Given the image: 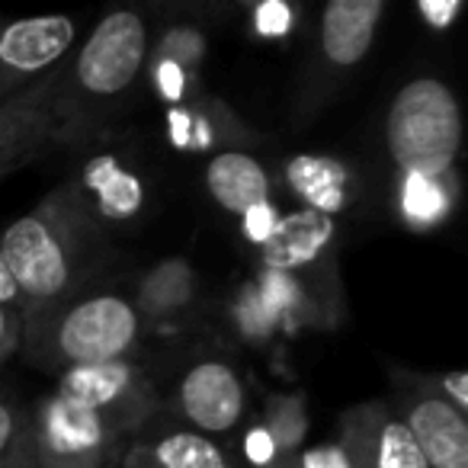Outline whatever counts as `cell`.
I'll use <instances>...</instances> for the list:
<instances>
[{"label": "cell", "instance_id": "d6a6232c", "mask_svg": "<svg viewBox=\"0 0 468 468\" xmlns=\"http://www.w3.org/2000/svg\"><path fill=\"white\" fill-rule=\"evenodd\" d=\"M267 468H299V459H276L273 465H267Z\"/></svg>", "mask_w": 468, "mask_h": 468}, {"label": "cell", "instance_id": "9c48e42d", "mask_svg": "<svg viewBox=\"0 0 468 468\" xmlns=\"http://www.w3.org/2000/svg\"><path fill=\"white\" fill-rule=\"evenodd\" d=\"M65 196L74 212L84 218L90 231L110 225H125L144 206V183L132 167H125L116 154H93L78 164L71 180L65 183Z\"/></svg>", "mask_w": 468, "mask_h": 468}, {"label": "cell", "instance_id": "30bf717a", "mask_svg": "<svg viewBox=\"0 0 468 468\" xmlns=\"http://www.w3.org/2000/svg\"><path fill=\"white\" fill-rule=\"evenodd\" d=\"M176 414L196 433H228L244 417V382L225 359H202L176 385Z\"/></svg>", "mask_w": 468, "mask_h": 468}, {"label": "cell", "instance_id": "8992f818", "mask_svg": "<svg viewBox=\"0 0 468 468\" xmlns=\"http://www.w3.org/2000/svg\"><path fill=\"white\" fill-rule=\"evenodd\" d=\"M78 16L42 14L0 20V106L52 78L78 46Z\"/></svg>", "mask_w": 468, "mask_h": 468}, {"label": "cell", "instance_id": "d6986e66", "mask_svg": "<svg viewBox=\"0 0 468 468\" xmlns=\"http://www.w3.org/2000/svg\"><path fill=\"white\" fill-rule=\"evenodd\" d=\"M398 208L404 221L417 231H430L440 221H446L452 208V174L446 176H410L401 174L398 186Z\"/></svg>", "mask_w": 468, "mask_h": 468}, {"label": "cell", "instance_id": "4dcf8cb0", "mask_svg": "<svg viewBox=\"0 0 468 468\" xmlns=\"http://www.w3.org/2000/svg\"><path fill=\"white\" fill-rule=\"evenodd\" d=\"M440 395L446 398L459 414H465L468 410V376L465 372H446V376L440 378Z\"/></svg>", "mask_w": 468, "mask_h": 468}, {"label": "cell", "instance_id": "7402d4cb", "mask_svg": "<svg viewBox=\"0 0 468 468\" xmlns=\"http://www.w3.org/2000/svg\"><path fill=\"white\" fill-rule=\"evenodd\" d=\"M151 58L174 61V65L186 68L189 74H196L199 61L206 58V36L196 27H170L157 42V52Z\"/></svg>", "mask_w": 468, "mask_h": 468}, {"label": "cell", "instance_id": "44dd1931", "mask_svg": "<svg viewBox=\"0 0 468 468\" xmlns=\"http://www.w3.org/2000/svg\"><path fill=\"white\" fill-rule=\"evenodd\" d=\"M263 427H267V433L273 436L280 459H289V452H292V449L302 442V436H305V427H308L305 408H302L299 398H273Z\"/></svg>", "mask_w": 468, "mask_h": 468}, {"label": "cell", "instance_id": "cb8c5ba5", "mask_svg": "<svg viewBox=\"0 0 468 468\" xmlns=\"http://www.w3.org/2000/svg\"><path fill=\"white\" fill-rule=\"evenodd\" d=\"M292 27H295V10L289 4L270 0V4L254 7V29L263 39H282V36L292 33Z\"/></svg>", "mask_w": 468, "mask_h": 468}, {"label": "cell", "instance_id": "83f0119b", "mask_svg": "<svg viewBox=\"0 0 468 468\" xmlns=\"http://www.w3.org/2000/svg\"><path fill=\"white\" fill-rule=\"evenodd\" d=\"M244 455H248V462L254 468H267V465H273V462L280 459L273 436L267 433V427H263V423L248 433V440H244Z\"/></svg>", "mask_w": 468, "mask_h": 468}, {"label": "cell", "instance_id": "5b68a950", "mask_svg": "<svg viewBox=\"0 0 468 468\" xmlns=\"http://www.w3.org/2000/svg\"><path fill=\"white\" fill-rule=\"evenodd\" d=\"M23 446L29 468H103L119 430L100 414L48 395L33 414H23Z\"/></svg>", "mask_w": 468, "mask_h": 468}, {"label": "cell", "instance_id": "836d02e7", "mask_svg": "<svg viewBox=\"0 0 468 468\" xmlns=\"http://www.w3.org/2000/svg\"><path fill=\"white\" fill-rule=\"evenodd\" d=\"M103 468H106V465H103Z\"/></svg>", "mask_w": 468, "mask_h": 468}, {"label": "cell", "instance_id": "5bb4252c", "mask_svg": "<svg viewBox=\"0 0 468 468\" xmlns=\"http://www.w3.org/2000/svg\"><path fill=\"white\" fill-rule=\"evenodd\" d=\"M334 241V218L314 208H295L282 215L276 231L261 244L263 267L270 273H292L314 263Z\"/></svg>", "mask_w": 468, "mask_h": 468}, {"label": "cell", "instance_id": "ba28073f", "mask_svg": "<svg viewBox=\"0 0 468 468\" xmlns=\"http://www.w3.org/2000/svg\"><path fill=\"white\" fill-rule=\"evenodd\" d=\"M55 395L78 404V408L100 414L119 433L135 430L151 414V404H154V391H151L148 378L129 359H122V363L80 366V369L61 372Z\"/></svg>", "mask_w": 468, "mask_h": 468}, {"label": "cell", "instance_id": "ffe728a7", "mask_svg": "<svg viewBox=\"0 0 468 468\" xmlns=\"http://www.w3.org/2000/svg\"><path fill=\"white\" fill-rule=\"evenodd\" d=\"M215 100H186V103H176L167 110V125H170V142L183 151H208L215 148L225 138L215 129H225V125H238V119L231 112H225L221 119H215Z\"/></svg>", "mask_w": 468, "mask_h": 468}, {"label": "cell", "instance_id": "8fae6325", "mask_svg": "<svg viewBox=\"0 0 468 468\" xmlns=\"http://www.w3.org/2000/svg\"><path fill=\"white\" fill-rule=\"evenodd\" d=\"M340 446L353 468H427L410 430L385 404L353 408L344 417Z\"/></svg>", "mask_w": 468, "mask_h": 468}, {"label": "cell", "instance_id": "7c38bea8", "mask_svg": "<svg viewBox=\"0 0 468 468\" xmlns=\"http://www.w3.org/2000/svg\"><path fill=\"white\" fill-rule=\"evenodd\" d=\"M398 417L410 430L427 468H468V423L440 391L417 385L401 398Z\"/></svg>", "mask_w": 468, "mask_h": 468}, {"label": "cell", "instance_id": "603a6c76", "mask_svg": "<svg viewBox=\"0 0 468 468\" xmlns=\"http://www.w3.org/2000/svg\"><path fill=\"white\" fill-rule=\"evenodd\" d=\"M151 58V55H148ZM151 78H154V87L170 106L186 103V100H196V74H189L186 68L174 65V61L164 58H151Z\"/></svg>", "mask_w": 468, "mask_h": 468}, {"label": "cell", "instance_id": "2e32d148", "mask_svg": "<svg viewBox=\"0 0 468 468\" xmlns=\"http://www.w3.org/2000/svg\"><path fill=\"white\" fill-rule=\"evenodd\" d=\"M286 186L305 202V208L324 212H344L350 206L353 176L344 161L327 154H295L286 161Z\"/></svg>", "mask_w": 468, "mask_h": 468}, {"label": "cell", "instance_id": "f1b7e54d", "mask_svg": "<svg viewBox=\"0 0 468 468\" xmlns=\"http://www.w3.org/2000/svg\"><path fill=\"white\" fill-rule=\"evenodd\" d=\"M299 468H353V465L346 459L344 446L334 442V446H318V449H308L305 455H299Z\"/></svg>", "mask_w": 468, "mask_h": 468}, {"label": "cell", "instance_id": "7a4b0ae2", "mask_svg": "<svg viewBox=\"0 0 468 468\" xmlns=\"http://www.w3.org/2000/svg\"><path fill=\"white\" fill-rule=\"evenodd\" d=\"M87 234L90 228L74 212L65 189H55L33 212L4 228L0 254L7 261L10 280L20 295L23 324L78 295Z\"/></svg>", "mask_w": 468, "mask_h": 468}, {"label": "cell", "instance_id": "484cf974", "mask_svg": "<svg viewBox=\"0 0 468 468\" xmlns=\"http://www.w3.org/2000/svg\"><path fill=\"white\" fill-rule=\"evenodd\" d=\"M23 340V314L20 308L0 305V366L7 363Z\"/></svg>", "mask_w": 468, "mask_h": 468}, {"label": "cell", "instance_id": "1f68e13d", "mask_svg": "<svg viewBox=\"0 0 468 468\" xmlns=\"http://www.w3.org/2000/svg\"><path fill=\"white\" fill-rule=\"evenodd\" d=\"M0 305L20 308V295H16V286H14V280H10V270H7L4 254H0Z\"/></svg>", "mask_w": 468, "mask_h": 468}, {"label": "cell", "instance_id": "ac0fdd59", "mask_svg": "<svg viewBox=\"0 0 468 468\" xmlns=\"http://www.w3.org/2000/svg\"><path fill=\"white\" fill-rule=\"evenodd\" d=\"M196 295V276L186 261H167L157 263L142 280L135 292V312L144 318H164V314L183 312Z\"/></svg>", "mask_w": 468, "mask_h": 468}, {"label": "cell", "instance_id": "52a82bcc", "mask_svg": "<svg viewBox=\"0 0 468 468\" xmlns=\"http://www.w3.org/2000/svg\"><path fill=\"white\" fill-rule=\"evenodd\" d=\"M382 16V0H331L321 10L314 61L305 80V100H302L305 110H318L327 97H334L340 80L363 65L376 42Z\"/></svg>", "mask_w": 468, "mask_h": 468}, {"label": "cell", "instance_id": "e0dca14e", "mask_svg": "<svg viewBox=\"0 0 468 468\" xmlns=\"http://www.w3.org/2000/svg\"><path fill=\"white\" fill-rule=\"evenodd\" d=\"M125 468H228V459L208 436L196 430H167L148 442H138Z\"/></svg>", "mask_w": 468, "mask_h": 468}, {"label": "cell", "instance_id": "277c9868", "mask_svg": "<svg viewBox=\"0 0 468 468\" xmlns=\"http://www.w3.org/2000/svg\"><path fill=\"white\" fill-rule=\"evenodd\" d=\"M385 144L398 174H452L462 151V110L449 84L430 74L408 80L385 116Z\"/></svg>", "mask_w": 468, "mask_h": 468}, {"label": "cell", "instance_id": "d4e9b609", "mask_svg": "<svg viewBox=\"0 0 468 468\" xmlns=\"http://www.w3.org/2000/svg\"><path fill=\"white\" fill-rule=\"evenodd\" d=\"M280 208L273 206V202H261V206H254L250 212H244L241 215V221H244V234H248L250 241L254 244H263L270 238V234L276 231V225H280Z\"/></svg>", "mask_w": 468, "mask_h": 468}, {"label": "cell", "instance_id": "f546056e", "mask_svg": "<svg viewBox=\"0 0 468 468\" xmlns=\"http://www.w3.org/2000/svg\"><path fill=\"white\" fill-rule=\"evenodd\" d=\"M20 423H23V410L10 398L0 395V462H4L7 449L14 446L16 433H20Z\"/></svg>", "mask_w": 468, "mask_h": 468}, {"label": "cell", "instance_id": "3957f363", "mask_svg": "<svg viewBox=\"0 0 468 468\" xmlns=\"http://www.w3.org/2000/svg\"><path fill=\"white\" fill-rule=\"evenodd\" d=\"M142 340V314L119 292H78L23 324V353L52 372L122 363Z\"/></svg>", "mask_w": 468, "mask_h": 468}, {"label": "cell", "instance_id": "9a60e30c", "mask_svg": "<svg viewBox=\"0 0 468 468\" xmlns=\"http://www.w3.org/2000/svg\"><path fill=\"white\" fill-rule=\"evenodd\" d=\"M206 189L225 212L244 215L270 199L273 180L254 154L244 148H225L208 161Z\"/></svg>", "mask_w": 468, "mask_h": 468}, {"label": "cell", "instance_id": "4316f807", "mask_svg": "<svg viewBox=\"0 0 468 468\" xmlns=\"http://www.w3.org/2000/svg\"><path fill=\"white\" fill-rule=\"evenodd\" d=\"M417 14H420V20L427 23L430 29L442 33V29L452 27L455 16L462 14V4L459 0H420V4H417Z\"/></svg>", "mask_w": 468, "mask_h": 468}, {"label": "cell", "instance_id": "4fadbf2b", "mask_svg": "<svg viewBox=\"0 0 468 468\" xmlns=\"http://www.w3.org/2000/svg\"><path fill=\"white\" fill-rule=\"evenodd\" d=\"M58 71L52 78L39 80L20 100L0 106V176L36 161L42 151L55 144L52 97L55 87H58Z\"/></svg>", "mask_w": 468, "mask_h": 468}, {"label": "cell", "instance_id": "6da1fadb", "mask_svg": "<svg viewBox=\"0 0 468 468\" xmlns=\"http://www.w3.org/2000/svg\"><path fill=\"white\" fill-rule=\"evenodd\" d=\"M151 55V29L142 10L122 7L106 14L84 46L61 65L52 97L55 144L80 142L116 106L129 100Z\"/></svg>", "mask_w": 468, "mask_h": 468}]
</instances>
